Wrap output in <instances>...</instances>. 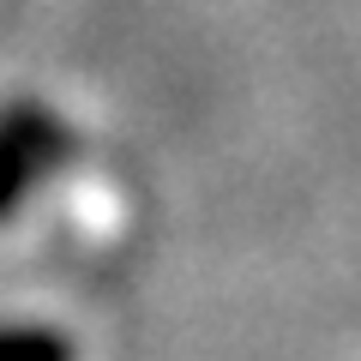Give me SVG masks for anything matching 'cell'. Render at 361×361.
Masks as SVG:
<instances>
[{
    "label": "cell",
    "mask_w": 361,
    "mask_h": 361,
    "mask_svg": "<svg viewBox=\"0 0 361 361\" xmlns=\"http://www.w3.org/2000/svg\"><path fill=\"white\" fill-rule=\"evenodd\" d=\"M0 361H78L73 337L61 331V325H0Z\"/></svg>",
    "instance_id": "obj_1"
},
{
    "label": "cell",
    "mask_w": 361,
    "mask_h": 361,
    "mask_svg": "<svg viewBox=\"0 0 361 361\" xmlns=\"http://www.w3.org/2000/svg\"><path fill=\"white\" fill-rule=\"evenodd\" d=\"M25 175H30V157L18 151L13 139H0V211H13L18 193H25Z\"/></svg>",
    "instance_id": "obj_2"
}]
</instances>
